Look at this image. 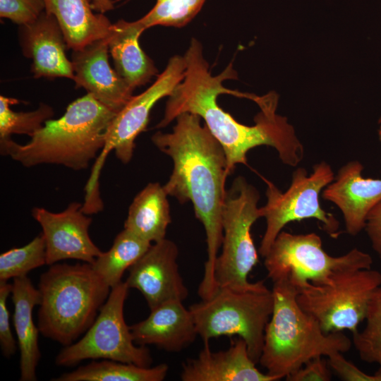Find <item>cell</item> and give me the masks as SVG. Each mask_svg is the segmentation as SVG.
I'll list each match as a JSON object with an SVG mask.
<instances>
[{
  "label": "cell",
  "instance_id": "29",
  "mask_svg": "<svg viewBox=\"0 0 381 381\" xmlns=\"http://www.w3.org/2000/svg\"><path fill=\"white\" fill-rule=\"evenodd\" d=\"M206 0H156L153 8L140 18L146 29L156 26L181 28L190 23Z\"/></svg>",
  "mask_w": 381,
  "mask_h": 381
},
{
  "label": "cell",
  "instance_id": "22",
  "mask_svg": "<svg viewBox=\"0 0 381 381\" xmlns=\"http://www.w3.org/2000/svg\"><path fill=\"white\" fill-rule=\"evenodd\" d=\"M45 11L58 21L68 49L76 50L105 38L112 23L103 13H95L87 0H44Z\"/></svg>",
  "mask_w": 381,
  "mask_h": 381
},
{
  "label": "cell",
  "instance_id": "15",
  "mask_svg": "<svg viewBox=\"0 0 381 381\" xmlns=\"http://www.w3.org/2000/svg\"><path fill=\"white\" fill-rule=\"evenodd\" d=\"M108 54V36L73 50V80L76 88H84L118 113L133 97L134 90L111 67Z\"/></svg>",
  "mask_w": 381,
  "mask_h": 381
},
{
  "label": "cell",
  "instance_id": "27",
  "mask_svg": "<svg viewBox=\"0 0 381 381\" xmlns=\"http://www.w3.org/2000/svg\"><path fill=\"white\" fill-rule=\"evenodd\" d=\"M365 320L363 329L352 333V342L362 361L379 365L375 373L381 377V287L371 297Z\"/></svg>",
  "mask_w": 381,
  "mask_h": 381
},
{
  "label": "cell",
  "instance_id": "36",
  "mask_svg": "<svg viewBox=\"0 0 381 381\" xmlns=\"http://www.w3.org/2000/svg\"><path fill=\"white\" fill-rule=\"evenodd\" d=\"M378 124H379V128H378V138H379V140L381 142V116L378 120Z\"/></svg>",
  "mask_w": 381,
  "mask_h": 381
},
{
  "label": "cell",
  "instance_id": "8",
  "mask_svg": "<svg viewBox=\"0 0 381 381\" xmlns=\"http://www.w3.org/2000/svg\"><path fill=\"white\" fill-rule=\"evenodd\" d=\"M260 198L258 189L241 176L226 190L222 211V252L214 266L217 289H245L253 284L248 278L259 259L250 231L261 217L258 207Z\"/></svg>",
  "mask_w": 381,
  "mask_h": 381
},
{
  "label": "cell",
  "instance_id": "23",
  "mask_svg": "<svg viewBox=\"0 0 381 381\" xmlns=\"http://www.w3.org/2000/svg\"><path fill=\"white\" fill-rule=\"evenodd\" d=\"M168 195L164 186L148 183L131 204L124 229L150 243L165 238L171 222Z\"/></svg>",
  "mask_w": 381,
  "mask_h": 381
},
{
  "label": "cell",
  "instance_id": "1",
  "mask_svg": "<svg viewBox=\"0 0 381 381\" xmlns=\"http://www.w3.org/2000/svg\"><path fill=\"white\" fill-rule=\"evenodd\" d=\"M183 57L186 64L184 78L168 97L164 117L157 128L167 126L181 113L198 115L222 146L229 174L237 164H247L248 152L261 145L274 148L286 165L294 167L301 162L303 145L287 118L277 113V93L272 92L261 97L253 95L251 99L260 111L254 118L253 126L243 125L217 102L220 94L244 97L245 93L229 90L222 85L226 80L237 78L232 64L220 74L212 75L202 44L195 38L191 39Z\"/></svg>",
  "mask_w": 381,
  "mask_h": 381
},
{
  "label": "cell",
  "instance_id": "24",
  "mask_svg": "<svg viewBox=\"0 0 381 381\" xmlns=\"http://www.w3.org/2000/svg\"><path fill=\"white\" fill-rule=\"evenodd\" d=\"M169 366L161 363L154 367H143L105 359L92 361L76 370L64 373L54 381H162Z\"/></svg>",
  "mask_w": 381,
  "mask_h": 381
},
{
  "label": "cell",
  "instance_id": "12",
  "mask_svg": "<svg viewBox=\"0 0 381 381\" xmlns=\"http://www.w3.org/2000/svg\"><path fill=\"white\" fill-rule=\"evenodd\" d=\"M186 61L181 56L175 55L168 61L162 73L143 92L133 96L111 121L106 133L105 144L99 155L87 187L99 188V171L107 154L114 150L116 157L123 164L132 159L135 140L143 132L149 121L150 111L162 98L169 97L184 78Z\"/></svg>",
  "mask_w": 381,
  "mask_h": 381
},
{
  "label": "cell",
  "instance_id": "20",
  "mask_svg": "<svg viewBox=\"0 0 381 381\" xmlns=\"http://www.w3.org/2000/svg\"><path fill=\"white\" fill-rule=\"evenodd\" d=\"M11 294L13 322L20 351V380L35 381L41 353L38 344L40 329L34 323L32 311L40 304V293L26 275L13 279Z\"/></svg>",
  "mask_w": 381,
  "mask_h": 381
},
{
  "label": "cell",
  "instance_id": "32",
  "mask_svg": "<svg viewBox=\"0 0 381 381\" xmlns=\"http://www.w3.org/2000/svg\"><path fill=\"white\" fill-rule=\"evenodd\" d=\"M328 358V365L335 374L344 381H381V377L375 373H365L356 365L346 360L342 353L337 352Z\"/></svg>",
  "mask_w": 381,
  "mask_h": 381
},
{
  "label": "cell",
  "instance_id": "30",
  "mask_svg": "<svg viewBox=\"0 0 381 381\" xmlns=\"http://www.w3.org/2000/svg\"><path fill=\"white\" fill-rule=\"evenodd\" d=\"M44 11V0H0V16L19 26L34 22Z\"/></svg>",
  "mask_w": 381,
  "mask_h": 381
},
{
  "label": "cell",
  "instance_id": "17",
  "mask_svg": "<svg viewBox=\"0 0 381 381\" xmlns=\"http://www.w3.org/2000/svg\"><path fill=\"white\" fill-rule=\"evenodd\" d=\"M18 38L23 55L32 60L31 72L35 78L73 80L66 41L53 15L44 11L34 22L19 26Z\"/></svg>",
  "mask_w": 381,
  "mask_h": 381
},
{
  "label": "cell",
  "instance_id": "18",
  "mask_svg": "<svg viewBox=\"0 0 381 381\" xmlns=\"http://www.w3.org/2000/svg\"><path fill=\"white\" fill-rule=\"evenodd\" d=\"M250 356L246 341L240 338L232 340L224 351H212L208 343L204 344L198 357L183 363L181 380L183 381H277V377L263 373Z\"/></svg>",
  "mask_w": 381,
  "mask_h": 381
},
{
  "label": "cell",
  "instance_id": "26",
  "mask_svg": "<svg viewBox=\"0 0 381 381\" xmlns=\"http://www.w3.org/2000/svg\"><path fill=\"white\" fill-rule=\"evenodd\" d=\"M17 103L18 101L15 98L0 96V138H10L12 134L27 135L31 138L54 114L53 109L44 103L34 111L17 112L11 108Z\"/></svg>",
  "mask_w": 381,
  "mask_h": 381
},
{
  "label": "cell",
  "instance_id": "16",
  "mask_svg": "<svg viewBox=\"0 0 381 381\" xmlns=\"http://www.w3.org/2000/svg\"><path fill=\"white\" fill-rule=\"evenodd\" d=\"M363 168L357 160L348 162L322 193L340 210L346 231L353 236L364 229L368 214L381 200V179L364 178Z\"/></svg>",
  "mask_w": 381,
  "mask_h": 381
},
{
  "label": "cell",
  "instance_id": "4",
  "mask_svg": "<svg viewBox=\"0 0 381 381\" xmlns=\"http://www.w3.org/2000/svg\"><path fill=\"white\" fill-rule=\"evenodd\" d=\"M273 310L266 325L260 365L279 380L310 360L345 353L352 341L343 333H326L297 302L298 290L286 282L273 283Z\"/></svg>",
  "mask_w": 381,
  "mask_h": 381
},
{
  "label": "cell",
  "instance_id": "31",
  "mask_svg": "<svg viewBox=\"0 0 381 381\" xmlns=\"http://www.w3.org/2000/svg\"><path fill=\"white\" fill-rule=\"evenodd\" d=\"M12 284L0 281V346L2 354L10 358L16 351V342L10 327V313L7 299L11 294Z\"/></svg>",
  "mask_w": 381,
  "mask_h": 381
},
{
  "label": "cell",
  "instance_id": "35",
  "mask_svg": "<svg viewBox=\"0 0 381 381\" xmlns=\"http://www.w3.org/2000/svg\"><path fill=\"white\" fill-rule=\"evenodd\" d=\"M95 12L104 13L114 9V1L111 0H87Z\"/></svg>",
  "mask_w": 381,
  "mask_h": 381
},
{
  "label": "cell",
  "instance_id": "11",
  "mask_svg": "<svg viewBox=\"0 0 381 381\" xmlns=\"http://www.w3.org/2000/svg\"><path fill=\"white\" fill-rule=\"evenodd\" d=\"M130 288L121 282L109 296L85 335L65 346L56 358L59 366H71L86 359H109L150 366L152 358L145 346L137 344L124 320V303Z\"/></svg>",
  "mask_w": 381,
  "mask_h": 381
},
{
  "label": "cell",
  "instance_id": "34",
  "mask_svg": "<svg viewBox=\"0 0 381 381\" xmlns=\"http://www.w3.org/2000/svg\"><path fill=\"white\" fill-rule=\"evenodd\" d=\"M364 229L373 250L381 260V200L368 214Z\"/></svg>",
  "mask_w": 381,
  "mask_h": 381
},
{
  "label": "cell",
  "instance_id": "10",
  "mask_svg": "<svg viewBox=\"0 0 381 381\" xmlns=\"http://www.w3.org/2000/svg\"><path fill=\"white\" fill-rule=\"evenodd\" d=\"M381 287V273L363 269L339 272L324 284H309L298 291L297 302L326 333L358 330L365 320L374 292Z\"/></svg>",
  "mask_w": 381,
  "mask_h": 381
},
{
  "label": "cell",
  "instance_id": "28",
  "mask_svg": "<svg viewBox=\"0 0 381 381\" xmlns=\"http://www.w3.org/2000/svg\"><path fill=\"white\" fill-rule=\"evenodd\" d=\"M47 264L46 245L42 234L23 247L13 248L0 255V281L26 276Z\"/></svg>",
  "mask_w": 381,
  "mask_h": 381
},
{
  "label": "cell",
  "instance_id": "6",
  "mask_svg": "<svg viewBox=\"0 0 381 381\" xmlns=\"http://www.w3.org/2000/svg\"><path fill=\"white\" fill-rule=\"evenodd\" d=\"M274 304L272 291L262 281L245 289L217 288L189 310L204 344L221 336H238L256 363L261 356L265 330Z\"/></svg>",
  "mask_w": 381,
  "mask_h": 381
},
{
  "label": "cell",
  "instance_id": "14",
  "mask_svg": "<svg viewBox=\"0 0 381 381\" xmlns=\"http://www.w3.org/2000/svg\"><path fill=\"white\" fill-rule=\"evenodd\" d=\"M176 244L167 238L152 244L129 268L126 281L129 288L138 290L150 309L169 301H183L188 296L179 270Z\"/></svg>",
  "mask_w": 381,
  "mask_h": 381
},
{
  "label": "cell",
  "instance_id": "5",
  "mask_svg": "<svg viewBox=\"0 0 381 381\" xmlns=\"http://www.w3.org/2000/svg\"><path fill=\"white\" fill-rule=\"evenodd\" d=\"M38 289L40 332L65 346L90 327L111 291L87 262L50 265Z\"/></svg>",
  "mask_w": 381,
  "mask_h": 381
},
{
  "label": "cell",
  "instance_id": "7",
  "mask_svg": "<svg viewBox=\"0 0 381 381\" xmlns=\"http://www.w3.org/2000/svg\"><path fill=\"white\" fill-rule=\"evenodd\" d=\"M264 258L267 277L273 283L286 282L298 291L310 284H326L339 272L370 269L373 262L368 253L356 248L340 256L330 255L316 233L294 234L284 231Z\"/></svg>",
  "mask_w": 381,
  "mask_h": 381
},
{
  "label": "cell",
  "instance_id": "21",
  "mask_svg": "<svg viewBox=\"0 0 381 381\" xmlns=\"http://www.w3.org/2000/svg\"><path fill=\"white\" fill-rule=\"evenodd\" d=\"M145 30L140 19L133 22L119 20L111 25L108 35L115 71L133 90L147 83L158 72L139 44V37Z\"/></svg>",
  "mask_w": 381,
  "mask_h": 381
},
{
  "label": "cell",
  "instance_id": "19",
  "mask_svg": "<svg viewBox=\"0 0 381 381\" xmlns=\"http://www.w3.org/2000/svg\"><path fill=\"white\" fill-rule=\"evenodd\" d=\"M130 329L137 344L155 345L169 352L181 351L198 336L192 313L180 301H167L151 309L146 319Z\"/></svg>",
  "mask_w": 381,
  "mask_h": 381
},
{
  "label": "cell",
  "instance_id": "33",
  "mask_svg": "<svg viewBox=\"0 0 381 381\" xmlns=\"http://www.w3.org/2000/svg\"><path fill=\"white\" fill-rule=\"evenodd\" d=\"M285 378L288 381H329L332 380V374L328 363L322 357H317Z\"/></svg>",
  "mask_w": 381,
  "mask_h": 381
},
{
  "label": "cell",
  "instance_id": "2",
  "mask_svg": "<svg viewBox=\"0 0 381 381\" xmlns=\"http://www.w3.org/2000/svg\"><path fill=\"white\" fill-rule=\"evenodd\" d=\"M201 119L181 113L171 133L158 131L151 140L173 161L172 173L164 186L167 194L181 203L190 201L204 226L207 256L198 295L205 299L217 289L214 266L222 243V211L229 172L222 146Z\"/></svg>",
  "mask_w": 381,
  "mask_h": 381
},
{
  "label": "cell",
  "instance_id": "13",
  "mask_svg": "<svg viewBox=\"0 0 381 381\" xmlns=\"http://www.w3.org/2000/svg\"><path fill=\"white\" fill-rule=\"evenodd\" d=\"M32 217L40 225L45 241L47 265L74 259L92 264L102 254L89 234L92 218L83 210V204L72 202L60 212L34 207Z\"/></svg>",
  "mask_w": 381,
  "mask_h": 381
},
{
  "label": "cell",
  "instance_id": "25",
  "mask_svg": "<svg viewBox=\"0 0 381 381\" xmlns=\"http://www.w3.org/2000/svg\"><path fill=\"white\" fill-rule=\"evenodd\" d=\"M150 243L124 229L117 234L111 248L91 264L93 270L111 289L121 282L126 270L149 249Z\"/></svg>",
  "mask_w": 381,
  "mask_h": 381
},
{
  "label": "cell",
  "instance_id": "3",
  "mask_svg": "<svg viewBox=\"0 0 381 381\" xmlns=\"http://www.w3.org/2000/svg\"><path fill=\"white\" fill-rule=\"evenodd\" d=\"M116 114L87 93L69 104L61 117L47 121L28 143L18 144L11 137L0 138L1 155L25 167L57 164L85 169L102 150Z\"/></svg>",
  "mask_w": 381,
  "mask_h": 381
},
{
  "label": "cell",
  "instance_id": "9",
  "mask_svg": "<svg viewBox=\"0 0 381 381\" xmlns=\"http://www.w3.org/2000/svg\"><path fill=\"white\" fill-rule=\"evenodd\" d=\"M334 179L331 166L322 161L313 166L310 175L305 168H296L289 188L284 193L265 180L267 202L260 207L261 217L266 219V229L259 248L261 256L266 255L277 236L291 222L315 219L330 237H339V221L334 214L325 211L319 201L320 193Z\"/></svg>",
  "mask_w": 381,
  "mask_h": 381
}]
</instances>
